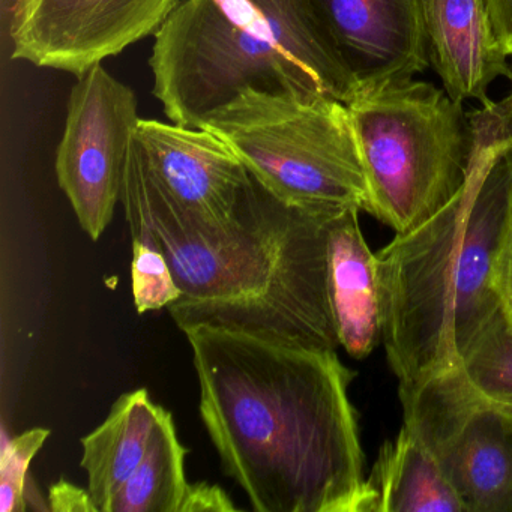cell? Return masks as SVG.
<instances>
[{
    "label": "cell",
    "mask_w": 512,
    "mask_h": 512,
    "mask_svg": "<svg viewBox=\"0 0 512 512\" xmlns=\"http://www.w3.org/2000/svg\"><path fill=\"white\" fill-rule=\"evenodd\" d=\"M199 412L224 472L257 512H361L364 454L337 350L242 329H181Z\"/></svg>",
    "instance_id": "cell-1"
},
{
    "label": "cell",
    "mask_w": 512,
    "mask_h": 512,
    "mask_svg": "<svg viewBox=\"0 0 512 512\" xmlns=\"http://www.w3.org/2000/svg\"><path fill=\"white\" fill-rule=\"evenodd\" d=\"M475 146L463 188L376 254L382 341L400 395L461 359L499 311L491 268L512 196L511 98L469 113Z\"/></svg>",
    "instance_id": "cell-2"
},
{
    "label": "cell",
    "mask_w": 512,
    "mask_h": 512,
    "mask_svg": "<svg viewBox=\"0 0 512 512\" xmlns=\"http://www.w3.org/2000/svg\"><path fill=\"white\" fill-rule=\"evenodd\" d=\"M154 37L152 92L181 127L250 88L344 104L359 92L311 0H181Z\"/></svg>",
    "instance_id": "cell-3"
},
{
    "label": "cell",
    "mask_w": 512,
    "mask_h": 512,
    "mask_svg": "<svg viewBox=\"0 0 512 512\" xmlns=\"http://www.w3.org/2000/svg\"><path fill=\"white\" fill-rule=\"evenodd\" d=\"M367 176L368 214L407 232L463 188L472 161L469 113L419 80L365 92L349 104Z\"/></svg>",
    "instance_id": "cell-4"
},
{
    "label": "cell",
    "mask_w": 512,
    "mask_h": 512,
    "mask_svg": "<svg viewBox=\"0 0 512 512\" xmlns=\"http://www.w3.org/2000/svg\"><path fill=\"white\" fill-rule=\"evenodd\" d=\"M200 128L224 140L250 175L286 205L370 211L358 140L341 101L250 88Z\"/></svg>",
    "instance_id": "cell-5"
},
{
    "label": "cell",
    "mask_w": 512,
    "mask_h": 512,
    "mask_svg": "<svg viewBox=\"0 0 512 512\" xmlns=\"http://www.w3.org/2000/svg\"><path fill=\"white\" fill-rule=\"evenodd\" d=\"M400 400L404 425L436 458L464 512H512V409L482 398L460 370Z\"/></svg>",
    "instance_id": "cell-6"
},
{
    "label": "cell",
    "mask_w": 512,
    "mask_h": 512,
    "mask_svg": "<svg viewBox=\"0 0 512 512\" xmlns=\"http://www.w3.org/2000/svg\"><path fill=\"white\" fill-rule=\"evenodd\" d=\"M140 121L133 89L103 64L77 77L56 154V176L92 241L106 232L121 202L128 152Z\"/></svg>",
    "instance_id": "cell-7"
},
{
    "label": "cell",
    "mask_w": 512,
    "mask_h": 512,
    "mask_svg": "<svg viewBox=\"0 0 512 512\" xmlns=\"http://www.w3.org/2000/svg\"><path fill=\"white\" fill-rule=\"evenodd\" d=\"M181 0H14L11 58L82 76L160 31Z\"/></svg>",
    "instance_id": "cell-8"
},
{
    "label": "cell",
    "mask_w": 512,
    "mask_h": 512,
    "mask_svg": "<svg viewBox=\"0 0 512 512\" xmlns=\"http://www.w3.org/2000/svg\"><path fill=\"white\" fill-rule=\"evenodd\" d=\"M311 4L352 71L358 95L409 82L430 65L422 0H311Z\"/></svg>",
    "instance_id": "cell-9"
},
{
    "label": "cell",
    "mask_w": 512,
    "mask_h": 512,
    "mask_svg": "<svg viewBox=\"0 0 512 512\" xmlns=\"http://www.w3.org/2000/svg\"><path fill=\"white\" fill-rule=\"evenodd\" d=\"M430 64L455 103L476 100L482 106L497 77L508 76L487 0H422Z\"/></svg>",
    "instance_id": "cell-10"
},
{
    "label": "cell",
    "mask_w": 512,
    "mask_h": 512,
    "mask_svg": "<svg viewBox=\"0 0 512 512\" xmlns=\"http://www.w3.org/2000/svg\"><path fill=\"white\" fill-rule=\"evenodd\" d=\"M359 209L332 220L328 238V293L340 346L364 359L382 341V304L376 254L359 226Z\"/></svg>",
    "instance_id": "cell-11"
},
{
    "label": "cell",
    "mask_w": 512,
    "mask_h": 512,
    "mask_svg": "<svg viewBox=\"0 0 512 512\" xmlns=\"http://www.w3.org/2000/svg\"><path fill=\"white\" fill-rule=\"evenodd\" d=\"M361 512H464L436 458L403 424L365 478Z\"/></svg>",
    "instance_id": "cell-12"
},
{
    "label": "cell",
    "mask_w": 512,
    "mask_h": 512,
    "mask_svg": "<svg viewBox=\"0 0 512 512\" xmlns=\"http://www.w3.org/2000/svg\"><path fill=\"white\" fill-rule=\"evenodd\" d=\"M160 407L148 389L122 394L103 424L82 439V464L88 473V490L98 511L107 512L115 494L142 463Z\"/></svg>",
    "instance_id": "cell-13"
},
{
    "label": "cell",
    "mask_w": 512,
    "mask_h": 512,
    "mask_svg": "<svg viewBox=\"0 0 512 512\" xmlns=\"http://www.w3.org/2000/svg\"><path fill=\"white\" fill-rule=\"evenodd\" d=\"M187 454L172 413L160 407L142 463L115 494L107 512H179L188 487Z\"/></svg>",
    "instance_id": "cell-14"
},
{
    "label": "cell",
    "mask_w": 512,
    "mask_h": 512,
    "mask_svg": "<svg viewBox=\"0 0 512 512\" xmlns=\"http://www.w3.org/2000/svg\"><path fill=\"white\" fill-rule=\"evenodd\" d=\"M460 373L482 398L512 409V328L502 308L467 347Z\"/></svg>",
    "instance_id": "cell-15"
},
{
    "label": "cell",
    "mask_w": 512,
    "mask_h": 512,
    "mask_svg": "<svg viewBox=\"0 0 512 512\" xmlns=\"http://www.w3.org/2000/svg\"><path fill=\"white\" fill-rule=\"evenodd\" d=\"M131 289L139 314L170 307L182 298V290L163 251L140 239H133Z\"/></svg>",
    "instance_id": "cell-16"
},
{
    "label": "cell",
    "mask_w": 512,
    "mask_h": 512,
    "mask_svg": "<svg viewBox=\"0 0 512 512\" xmlns=\"http://www.w3.org/2000/svg\"><path fill=\"white\" fill-rule=\"evenodd\" d=\"M50 437L47 428H32L22 436L4 440L0 458V512H25L26 478L35 455Z\"/></svg>",
    "instance_id": "cell-17"
},
{
    "label": "cell",
    "mask_w": 512,
    "mask_h": 512,
    "mask_svg": "<svg viewBox=\"0 0 512 512\" xmlns=\"http://www.w3.org/2000/svg\"><path fill=\"white\" fill-rule=\"evenodd\" d=\"M491 286L512 328V196L494 253Z\"/></svg>",
    "instance_id": "cell-18"
},
{
    "label": "cell",
    "mask_w": 512,
    "mask_h": 512,
    "mask_svg": "<svg viewBox=\"0 0 512 512\" xmlns=\"http://www.w3.org/2000/svg\"><path fill=\"white\" fill-rule=\"evenodd\" d=\"M238 509L220 485L202 481L188 484L179 512H230Z\"/></svg>",
    "instance_id": "cell-19"
},
{
    "label": "cell",
    "mask_w": 512,
    "mask_h": 512,
    "mask_svg": "<svg viewBox=\"0 0 512 512\" xmlns=\"http://www.w3.org/2000/svg\"><path fill=\"white\" fill-rule=\"evenodd\" d=\"M49 509L53 512H100L88 488L59 479L49 493Z\"/></svg>",
    "instance_id": "cell-20"
},
{
    "label": "cell",
    "mask_w": 512,
    "mask_h": 512,
    "mask_svg": "<svg viewBox=\"0 0 512 512\" xmlns=\"http://www.w3.org/2000/svg\"><path fill=\"white\" fill-rule=\"evenodd\" d=\"M497 40L503 52L512 58V0H487Z\"/></svg>",
    "instance_id": "cell-21"
},
{
    "label": "cell",
    "mask_w": 512,
    "mask_h": 512,
    "mask_svg": "<svg viewBox=\"0 0 512 512\" xmlns=\"http://www.w3.org/2000/svg\"><path fill=\"white\" fill-rule=\"evenodd\" d=\"M508 80L509 82H511V86H512V58H511V62H509V70H508ZM509 98H511V101H512V91H511V94H509Z\"/></svg>",
    "instance_id": "cell-22"
}]
</instances>
